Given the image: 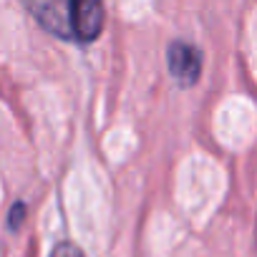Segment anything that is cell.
I'll list each match as a JSON object with an SVG mask.
<instances>
[{
  "label": "cell",
  "mask_w": 257,
  "mask_h": 257,
  "mask_svg": "<svg viewBox=\"0 0 257 257\" xmlns=\"http://www.w3.org/2000/svg\"><path fill=\"white\" fill-rule=\"evenodd\" d=\"M23 217H26V202H16L13 204V209H11V229H16L21 222H23Z\"/></svg>",
  "instance_id": "obj_5"
},
{
  "label": "cell",
  "mask_w": 257,
  "mask_h": 257,
  "mask_svg": "<svg viewBox=\"0 0 257 257\" xmlns=\"http://www.w3.org/2000/svg\"><path fill=\"white\" fill-rule=\"evenodd\" d=\"M167 66L182 86H192L202 73V51L187 41H172L167 48Z\"/></svg>",
  "instance_id": "obj_2"
},
{
  "label": "cell",
  "mask_w": 257,
  "mask_h": 257,
  "mask_svg": "<svg viewBox=\"0 0 257 257\" xmlns=\"http://www.w3.org/2000/svg\"><path fill=\"white\" fill-rule=\"evenodd\" d=\"M106 11L96 0H76L68 3V21H71V38L81 43H91L103 31Z\"/></svg>",
  "instance_id": "obj_1"
},
{
  "label": "cell",
  "mask_w": 257,
  "mask_h": 257,
  "mask_svg": "<svg viewBox=\"0 0 257 257\" xmlns=\"http://www.w3.org/2000/svg\"><path fill=\"white\" fill-rule=\"evenodd\" d=\"M51 257H83V252L73 242H58L51 252Z\"/></svg>",
  "instance_id": "obj_4"
},
{
  "label": "cell",
  "mask_w": 257,
  "mask_h": 257,
  "mask_svg": "<svg viewBox=\"0 0 257 257\" xmlns=\"http://www.w3.org/2000/svg\"><path fill=\"white\" fill-rule=\"evenodd\" d=\"M36 21L58 38H71V21H68V3H38L28 6Z\"/></svg>",
  "instance_id": "obj_3"
}]
</instances>
